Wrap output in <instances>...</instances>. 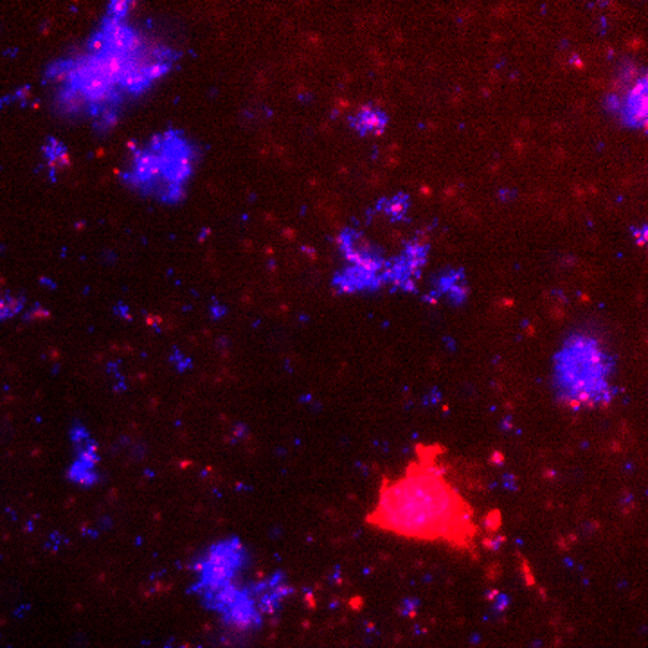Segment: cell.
Masks as SVG:
<instances>
[{
  "instance_id": "6da1fadb",
  "label": "cell",
  "mask_w": 648,
  "mask_h": 648,
  "mask_svg": "<svg viewBox=\"0 0 648 648\" xmlns=\"http://www.w3.org/2000/svg\"><path fill=\"white\" fill-rule=\"evenodd\" d=\"M130 11L132 2H110L89 38L47 65L45 82L62 117L108 132L125 106L175 69L179 51L137 27Z\"/></svg>"
},
{
  "instance_id": "7a4b0ae2",
  "label": "cell",
  "mask_w": 648,
  "mask_h": 648,
  "mask_svg": "<svg viewBox=\"0 0 648 648\" xmlns=\"http://www.w3.org/2000/svg\"><path fill=\"white\" fill-rule=\"evenodd\" d=\"M440 453L438 445H420L398 475L384 477L366 523L398 539L470 552L479 533L475 513Z\"/></svg>"
},
{
  "instance_id": "3957f363",
  "label": "cell",
  "mask_w": 648,
  "mask_h": 648,
  "mask_svg": "<svg viewBox=\"0 0 648 648\" xmlns=\"http://www.w3.org/2000/svg\"><path fill=\"white\" fill-rule=\"evenodd\" d=\"M200 163V148L181 128H164L132 146L119 183L161 205H179Z\"/></svg>"
},
{
  "instance_id": "277c9868",
  "label": "cell",
  "mask_w": 648,
  "mask_h": 648,
  "mask_svg": "<svg viewBox=\"0 0 648 648\" xmlns=\"http://www.w3.org/2000/svg\"><path fill=\"white\" fill-rule=\"evenodd\" d=\"M611 355L591 335L573 334L556 354V394L567 404L594 405L607 400L611 396Z\"/></svg>"
},
{
  "instance_id": "5b68a950",
  "label": "cell",
  "mask_w": 648,
  "mask_h": 648,
  "mask_svg": "<svg viewBox=\"0 0 648 648\" xmlns=\"http://www.w3.org/2000/svg\"><path fill=\"white\" fill-rule=\"evenodd\" d=\"M429 244L411 240L404 245L398 256L387 258L384 269V286L396 292H414L422 278L424 267L429 262Z\"/></svg>"
},
{
  "instance_id": "8992f818",
  "label": "cell",
  "mask_w": 648,
  "mask_h": 648,
  "mask_svg": "<svg viewBox=\"0 0 648 648\" xmlns=\"http://www.w3.org/2000/svg\"><path fill=\"white\" fill-rule=\"evenodd\" d=\"M71 444H73V462L69 464L67 475L78 484L91 488L101 481L99 474V453L94 442L91 431L84 424H75L71 427Z\"/></svg>"
},
{
  "instance_id": "52a82bcc",
  "label": "cell",
  "mask_w": 648,
  "mask_h": 648,
  "mask_svg": "<svg viewBox=\"0 0 648 648\" xmlns=\"http://www.w3.org/2000/svg\"><path fill=\"white\" fill-rule=\"evenodd\" d=\"M339 251L344 258V265H354L370 273L384 274L387 258L384 251L366 238V234L355 227H344L337 236Z\"/></svg>"
},
{
  "instance_id": "ba28073f",
  "label": "cell",
  "mask_w": 648,
  "mask_h": 648,
  "mask_svg": "<svg viewBox=\"0 0 648 648\" xmlns=\"http://www.w3.org/2000/svg\"><path fill=\"white\" fill-rule=\"evenodd\" d=\"M618 95L620 106L616 117L623 126L631 130H645L648 119V82L647 75L638 76L636 84L625 93H614Z\"/></svg>"
},
{
  "instance_id": "9c48e42d",
  "label": "cell",
  "mask_w": 648,
  "mask_h": 648,
  "mask_svg": "<svg viewBox=\"0 0 648 648\" xmlns=\"http://www.w3.org/2000/svg\"><path fill=\"white\" fill-rule=\"evenodd\" d=\"M332 284L339 294H371L384 286V274L344 265L335 273Z\"/></svg>"
},
{
  "instance_id": "30bf717a",
  "label": "cell",
  "mask_w": 648,
  "mask_h": 648,
  "mask_svg": "<svg viewBox=\"0 0 648 648\" xmlns=\"http://www.w3.org/2000/svg\"><path fill=\"white\" fill-rule=\"evenodd\" d=\"M431 286H433V295H436L438 299H445L456 306L464 304L470 295L466 273L462 267L444 269L433 278Z\"/></svg>"
},
{
  "instance_id": "8fae6325",
  "label": "cell",
  "mask_w": 648,
  "mask_h": 648,
  "mask_svg": "<svg viewBox=\"0 0 648 648\" xmlns=\"http://www.w3.org/2000/svg\"><path fill=\"white\" fill-rule=\"evenodd\" d=\"M348 123L350 128L361 137H380L389 126V115L382 106L368 103L352 114Z\"/></svg>"
},
{
  "instance_id": "7c38bea8",
  "label": "cell",
  "mask_w": 648,
  "mask_h": 648,
  "mask_svg": "<svg viewBox=\"0 0 648 648\" xmlns=\"http://www.w3.org/2000/svg\"><path fill=\"white\" fill-rule=\"evenodd\" d=\"M374 209L382 213L389 222H404L409 216L411 196L407 193H394L393 196H382Z\"/></svg>"
},
{
  "instance_id": "4fadbf2b",
  "label": "cell",
  "mask_w": 648,
  "mask_h": 648,
  "mask_svg": "<svg viewBox=\"0 0 648 648\" xmlns=\"http://www.w3.org/2000/svg\"><path fill=\"white\" fill-rule=\"evenodd\" d=\"M42 155H44V161L51 172H56V170H62V166H67V148L64 146V143L56 141L55 137H49L45 141Z\"/></svg>"
},
{
  "instance_id": "5bb4252c",
  "label": "cell",
  "mask_w": 648,
  "mask_h": 648,
  "mask_svg": "<svg viewBox=\"0 0 648 648\" xmlns=\"http://www.w3.org/2000/svg\"><path fill=\"white\" fill-rule=\"evenodd\" d=\"M24 306H25L24 297L15 295L11 292H0V321L15 319L18 314H22Z\"/></svg>"
},
{
  "instance_id": "9a60e30c",
  "label": "cell",
  "mask_w": 648,
  "mask_h": 648,
  "mask_svg": "<svg viewBox=\"0 0 648 648\" xmlns=\"http://www.w3.org/2000/svg\"><path fill=\"white\" fill-rule=\"evenodd\" d=\"M633 236L636 238L638 245H645L647 244V225L643 224L642 227H633Z\"/></svg>"
}]
</instances>
